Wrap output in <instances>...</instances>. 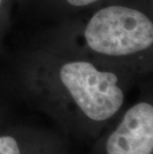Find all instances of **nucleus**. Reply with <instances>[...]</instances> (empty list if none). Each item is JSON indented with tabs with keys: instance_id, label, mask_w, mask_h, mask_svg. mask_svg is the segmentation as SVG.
Returning a JSON list of instances; mask_svg holds the SVG:
<instances>
[{
	"instance_id": "obj_1",
	"label": "nucleus",
	"mask_w": 153,
	"mask_h": 154,
	"mask_svg": "<svg viewBox=\"0 0 153 154\" xmlns=\"http://www.w3.org/2000/svg\"><path fill=\"white\" fill-rule=\"evenodd\" d=\"M93 51L124 56L148 49L153 43V24L142 12L124 6H109L94 14L84 31Z\"/></svg>"
},
{
	"instance_id": "obj_2",
	"label": "nucleus",
	"mask_w": 153,
	"mask_h": 154,
	"mask_svg": "<svg viewBox=\"0 0 153 154\" xmlns=\"http://www.w3.org/2000/svg\"><path fill=\"white\" fill-rule=\"evenodd\" d=\"M60 77L80 109L90 119L106 120L122 106L124 96L115 74L100 72L87 62H72L62 67Z\"/></svg>"
},
{
	"instance_id": "obj_3",
	"label": "nucleus",
	"mask_w": 153,
	"mask_h": 154,
	"mask_svg": "<svg viewBox=\"0 0 153 154\" xmlns=\"http://www.w3.org/2000/svg\"><path fill=\"white\" fill-rule=\"evenodd\" d=\"M107 154H152L153 106L135 104L107 139Z\"/></svg>"
},
{
	"instance_id": "obj_4",
	"label": "nucleus",
	"mask_w": 153,
	"mask_h": 154,
	"mask_svg": "<svg viewBox=\"0 0 153 154\" xmlns=\"http://www.w3.org/2000/svg\"><path fill=\"white\" fill-rule=\"evenodd\" d=\"M0 154H20L17 141L11 136H0Z\"/></svg>"
},
{
	"instance_id": "obj_5",
	"label": "nucleus",
	"mask_w": 153,
	"mask_h": 154,
	"mask_svg": "<svg viewBox=\"0 0 153 154\" xmlns=\"http://www.w3.org/2000/svg\"><path fill=\"white\" fill-rule=\"evenodd\" d=\"M67 1L74 6H86L96 1H99V0H67Z\"/></svg>"
},
{
	"instance_id": "obj_6",
	"label": "nucleus",
	"mask_w": 153,
	"mask_h": 154,
	"mask_svg": "<svg viewBox=\"0 0 153 154\" xmlns=\"http://www.w3.org/2000/svg\"><path fill=\"white\" fill-rule=\"evenodd\" d=\"M0 1H1V0H0Z\"/></svg>"
}]
</instances>
